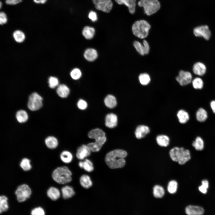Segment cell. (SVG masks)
Segmentation results:
<instances>
[{"mask_svg":"<svg viewBox=\"0 0 215 215\" xmlns=\"http://www.w3.org/2000/svg\"><path fill=\"white\" fill-rule=\"evenodd\" d=\"M127 152L121 149H116L108 153L106 155L105 161L110 168L116 169L123 167L125 164V158Z\"/></svg>","mask_w":215,"mask_h":215,"instance_id":"cell-1","label":"cell"},{"mask_svg":"<svg viewBox=\"0 0 215 215\" xmlns=\"http://www.w3.org/2000/svg\"><path fill=\"white\" fill-rule=\"evenodd\" d=\"M88 137L95 139V142L88 143L87 145L93 152L99 151L106 141L105 133L101 129L96 128L90 131Z\"/></svg>","mask_w":215,"mask_h":215,"instance_id":"cell-2","label":"cell"},{"mask_svg":"<svg viewBox=\"0 0 215 215\" xmlns=\"http://www.w3.org/2000/svg\"><path fill=\"white\" fill-rule=\"evenodd\" d=\"M72 173L66 166L58 167L54 170L52 174L53 180L57 183L64 184L72 180Z\"/></svg>","mask_w":215,"mask_h":215,"instance_id":"cell-3","label":"cell"},{"mask_svg":"<svg viewBox=\"0 0 215 215\" xmlns=\"http://www.w3.org/2000/svg\"><path fill=\"white\" fill-rule=\"evenodd\" d=\"M169 153L173 161L181 165L185 164L191 158L189 150L183 148L174 147L170 150Z\"/></svg>","mask_w":215,"mask_h":215,"instance_id":"cell-4","label":"cell"},{"mask_svg":"<svg viewBox=\"0 0 215 215\" xmlns=\"http://www.w3.org/2000/svg\"><path fill=\"white\" fill-rule=\"evenodd\" d=\"M150 27V24L147 21L142 19L137 21L133 24L132 30L134 35L143 39L148 36Z\"/></svg>","mask_w":215,"mask_h":215,"instance_id":"cell-5","label":"cell"},{"mask_svg":"<svg viewBox=\"0 0 215 215\" xmlns=\"http://www.w3.org/2000/svg\"><path fill=\"white\" fill-rule=\"evenodd\" d=\"M137 4L139 7L143 8L145 13L148 16L156 13L161 7L158 0H140Z\"/></svg>","mask_w":215,"mask_h":215,"instance_id":"cell-6","label":"cell"},{"mask_svg":"<svg viewBox=\"0 0 215 215\" xmlns=\"http://www.w3.org/2000/svg\"><path fill=\"white\" fill-rule=\"evenodd\" d=\"M31 194V190L29 186L26 184L19 185L15 192L17 199L18 202L25 201L29 198Z\"/></svg>","mask_w":215,"mask_h":215,"instance_id":"cell-7","label":"cell"},{"mask_svg":"<svg viewBox=\"0 0 215 215\" xmlns=\"http://www.w3.org/2000/svg\"><path fill=\"white\" fill-rule=\"evenodd\" d=\"M42 97L36 92L31 94L27 104L28 108L32 111H36L40 109L42 106Z\"/></svg>","mask_w":215,"mask_h":215,"instance_id":"cell-8","label":"cell"},{"mask_svg":"<svg viewBox=\"0 0 215 215\" xmlns=\"http://www.w3.org/2000/svg\"><path fill=\"white\" fill-rule=\"evenodd\" d=\"M96 9L108 13L111 10L113 3L111 0H92Z\"/></svg>","mask_w":215,"mask_h":215,"instance_id":"cell-9","label":"cell"},{"mask_svg":"<svg viewBox=\"0 0 215 215\" xmlns=\"http://www.w3.org/2000/svg\"><path fill=\"white\" fill-rule=\"evenodd\" d=\"M194 33L197 37H202L208 40L210 38L211 33L208 26L206 25L197 26L194 29Z\"/></svg>","mask_w":215,"mask_h":215,"instance_id":"cell-10","label":"cell"},{"mask_svg":"<svg viewBox=\"0 0 215 215\" xmlns=\"http://www.w3.org/2000/svg\"><path fill=\"white\" fill-rule=\"evenodd\" d=\"M176 79L181 85L185 86L192 82V76L189 72L181 70L179 71V75Z\"/></svg>","mask_w":215,"mask_h":215,"instance_id":"cell-11","label":"cell"},{"mask_svg":"<svg viewBox=\"0 0 215 215\" xmlns=\"http://www.w3.org/2000/svg\"><path fill=\"white\" fill-rule=\"evenodd\" d=\"M91 151L87 145H83L78 148L76 156L78 159L83 160L90 155Z\"/></svg>","mask_w":215,"mask_h":215,"instance_id":"cell-12","label":"cell"},{"mask_svg":"<svg viewBox=\"0 0 215 215\" xmlns=\"http://www.w3.org/2000/svg\"><path fill=\"white\" fill-rule=\"evenodd\" d=\"M185 212L188 215H202L204 214V210L200 206L189 205L185 208Z\"/></svg>","mask_w":215,"mask_h":215,"instance_id":"cell-13","label":"cell"},{"mask_svg":"<svg viewBox=\"0 0 215 215\" xmlns=\"http://www.w3.org/2000/svg\"><path fill=\"white\" fill-rule=\"evenodd\" d=\"M118 119L117 116L113 113L108 114L106 116L105 125L109 128L116 127L117 124Z\"/></svg>","mask_w":215,"mask_h":215,"instance_id":"cell-14","label":"cell"},{"mask_svg":"<svg viewBox=\"0 0 215 215\" xmlns=\"http://www.w3.org/2000/svg\"><path fill=\"white\" fill-rule=\"evenodd\" d=\"M118 4H124L128 9L129 13L131 14H134L136 11V0H115Z\"/></svg>","mask_w":215,"mask_h":215,"instance_id":"cell-15","label":"cell"},{"mask_svg":"<svg viewBox=\"0 0 215 215\" xmlns=\"http://www.w3.org/2000/svg\"><path fill=\"white\" fill-rule=\"evenodd\" d=\"M149 132L150 129L148 126L144 125H139L136 127L135 134L137 138L140 139L144 137Z\"/></svg>","mask_w":215,"mask_h":215,"instance_id":"cell-16","label":"cell"},{"mask_svg":"<svg viewBox=\"0 0 215 215\" xmlns=\"http://www.w3.org/2000/svg\"><path fill=\"white\" fill-rule=\"evenodd\" d=\"M84 56L85 59L88 61L93 62L97 58L98 54L95 49L93 48H89L84 52Z\"/></svg>","mask_w":215,"mask_h":215,"instance_id":"cell-17","label":"cell"},{"mask_svg":"<svg viewBox=\"0 0 215 215\" xmlns=\"http://www.w3.org/2000/svg\"><path fill=\"white\" fill-rule=\"evenodd\" d=\"M47 194V196L53 201L57 200L60 196L59 190L53 186L50 187L48 189Z\"/></svg>","mask_w":215,"mask_h":215,"instance_id":"cell-18","label":"cell"},{"mask_svg":"<svg viewBox=\"0 0 215 215\" xmlns=\"http://www.w3.org/2000/svg\"><path fill=\"white\" fill-rule=\"evenodd\" d=\"M193 70V72L195 74L202 76L206 72V67L203 63L201 62H197L194 64Z\"/></svg>","mask_w":215,"mask_h":215,"instance_id":"cell-19","label":"cell"},{"mask_svg":"<svg viewBox=\"0 0 215 215\" xmlns=\"http://www.w3.org/2000/svg\"><path fill=\"white\" fill-rule=\"evenodd\" d=\"M44 142L47 147L50 149H54L56 148L59 144L57 138L52 136L47 137L45 139Z\"/></svg>","mask_w":215,"mask_h":215,"instance_id":"cell-20","label":"cell"},{"mask_svg":"<svg viewBox=\"0 0 215 215\" xmlns=\"http://www.w3.org/2000/svg\"><path fill=\"white\" fill-rule=\"evenodd\" d=\"M56 92L58 95L62 98L67 97L70 93V90L67 86L64 84H61L58 86Z\"/></svg>","mask_w":215,"mask_h":215,"instance_id":"cell-21","label":"cell"},{"mask_svg":"<svg viewBox=\"0 0 215 215\" xmlns=\"http://www.w3.org/2000/svg\"><path fill=\"white\" fill-rule=\"evenodd\" d=\"M61 191L63 197L65 199L71 197L75 194L72 187L69 185L63 187L61 189Z\"/></svg>","mask_w":215,"mask_h":215,"instance_id":"cell-22","label":"cell"},{"mask_svg":"<svg viewBox=\"0 0 215 215\" xmlns=\"http://www.w3.org/2000/svg\"><path fill=\"white\" fill-rule=\"evenodd\" d=\"M79 166L87 172H91L94 170L92 162L88 159H85L83 161H80L79 163Z\"/></svg>","mask_w":215,"mask_h":215,"instance_id":"cell-23","label":"cell"},{"mask_svg":"<svg viewBox=\"0 0 215 215\" xmlns=\"http://www.w3.org/2000/svg\"><path fill=\"white\" fill-rule=\"evenodd\" d=\"M95 32V29L89 26H86L82 30V34L84 37L87 39H92L94 36Z\"/></svg>","mask_w":215,"mask_h":215,"instance_id":"cell-24","label":"cell"},{"mask_svg":"<svg viewBox=\"0 0 215 215\" xmlns=\"http://www.w3.org/2000/svg\"><path fill=\"white\" fill-rule=\"evenodd\" d=\"M105 105L110 108H115L117 105V101L115 97L112 95L109 94L106 96L104 100Z\"/></svg>","mask_w":215,"mask_h":215,"instance_id":"cell-25","label":"cell"},{"mask_svg":"<svg viewBox=\"0 0 215 215\" xmlns=\"http://www.w3.org/2000/svg\"><path fill=\"white\" fill-rule=\"evenodd\" d=\"M80 182L81 186L84 188L87 189L92 185V182L90 176L84 174L80 178Z\"/></svg>","mask_w":215,"mask_h":215,"instance_id":"cell-26","label":"cell"},{"mask_svg":"<svg viewBox=\"0 0 215 215\" xmlns=\"http://www.w3.org/2000/svg\"><path fill=\"white\" fill-rule=\"evenodd\" d=\"M177 116L179 122L181 124L186 123L189 119L188 113L184 110H180L177 112Z\"/></svg>","mask_w":215,"mask_h":215,"instance_id":"cell-27","label":"cell"},{"mask_svg":"<svg viewBox=\"0 0 215 215\" xmlns=\"http://www.w3.org/2000/svg\"><path fill=\"white\" fill-rule=\"evenodd\" d=\"M208 117L207 111L202 108H200L197 110L196 113L197 120L200 122H205Z\"/></svg>","mask_w":215,"mask_h":215,"instance_id":"cell-28","label":"cell"},{"mask_svg":"<svg viewBox=\"0 0 215 215\" xmlns=\"http://www.w3.org/2000/svg\"><path fill=\"white\" fill-rule=\"evenodd\" d=\"M60 158L63 162L69 163L72 161L73 159V156L70 152L67 150H64L61 153Z\"/></svg>","mask_w":215,"mask_h":215,"instance_id":"cell-29","label":"cell"},{"mask_svg":"<svg viewBox=\"0 0 215 215\" xmlns=\"http://www.w3.org/2000/svg\"><path fill=\"white\" fill-rule=\"evenodd\" d=\"M156 141L157 144L162 147H167L169 144V139L167 136L162 135L157 136Z\"/></svg>","mask_w":215,"mask_h":215,"instance_id":"cell-30","label":"cell"},{"mask_svg":"<svg viewBox=\"0 0 215 215\" xmlns=\"http://www.w3.org/2000/svg\"><path fill=\"white\" fill-rule=\"evenodd\" d=\"M16 117L17 121L20 123L26 122L28 117L27 112L22 110H19L16 112Z\"/></svg>","mask_w":215,"mask_h":215,"instance_id":"cell-31","label":"cell"},{"mask_svg":"<svg viewBox=\"0 0 215 215\" xmlns=\"http://www.w3.org/2000/svg\"><path fill=\"white\" fill-rule=\"evenodd\" d=\"M8 198L5 195L0 196V214L7 211L9 207L7 202Z\"/></svg>","mask_w":215,"mask_h":215,"instance_id":"cell-32","label":"cell"},{"mask_svg":"<svg viewBox=\"0 0 215 215\" xmlns=\"http://www.w3.org/2000/svg\"><path fill=\"white\" fill-rule=\"evenodd\" d=\"M20 166L22 169L25 171H30L32 168L30 160L26 158L22 159L20 162Z\"/></svg>","mask_w":215,"mask_h":215,"instance_id":"cell-33","label":"cell"},{"mask_svg":"<svg viewBox=\"0 0 215 215\" xmlns=\"http://www.w3.org/2000/svg\"><path fill=\"white\" fill-rule=\"evenodd\" d=\"M153 194L154 196L157 198L162 197L165 194L163 188L159 185H156L153 188Z\"/></svg>","mask_w":215,"mask_h":215,"instance_id":"cell-34","label":"cell"},{"mask_svg":"<svg viewBox=\"0 0 215 215\" xmlns=\"http://www.w3.org/2000/svg\"><path fill=\"white\" fill-rule=\"evenodd\" d=\"M192 146L198 150H202L204 147V142L202 139L199 136L197 137L192 143Z\"/></svg>","mask_w":215,"mask_h":215,"instance_id":"cell-35","label":"cell"},{"mask_svg":"<svg viewBox=\"0 0 215 215\" xmlns=\"http://www.w3.org/2000/svg\"><path fill=\"white\" fill-rule=\"evenodd\" d=\"M139 79L140 84L143 85H148L150 81L149 75L145 73L140 74L139 76Z\"/></svg>","mask_w":215,"mask_h":215,"instance_id":"cell-36","label":"cell"},{"mask_svg":"<svg viewBox=\"0 0 215 215\" xmlns=\"http://www.w3.org/2000/svg\"><path fill=\"white\" fill-rule=\"evenodd\" d=\"M13 36L15 40L18 42H23L25 39V36L22 31L17 30L14 32Z\"/></svg>","mask_w":215,"mask_h":215,"instance_id":"cell-37","label":"cell"},{"mask_svg":"<svg viewBox=\"0 0 215 215\" xmlns=\"http://www.w3.org/2000/svg\"><path fill=\"white\" fill-rule=\"evenodd\" d=\"M193 87L196 89H202L203 87V82L200 78L196 77L192 81Z\"/></svg>","mask_w":215,"mask_h":215,"instance_id":"cell-38","label":"cell"},{"mask_svg":"<svg viewBox=\"0 0 215 215\" xmlns=\"http://www.w3.org/2000/svg\"><path fill=\"white\" fill-rule=\"evenodd\" d=\"M177 183L175 180L170 181L168 183L167 189L168 192L170 194H173L175 193L177 188Z\"/></svg>","mask_w":215,"mask_h":215,"instance_id":"cell-39","label":"cell"},{"mask_svg":"<svg viewBox=\"0 0 215 215\" xmlns=\"http://www.w3.org/2000/svg\"><path fill=\"white\" fill-rule=\"evenodd\" d=\"M133 45L137 51L140 55L142 56L145 55L143 44L138 41H135L133 43Z\"/></svg>","mask_w":215,"mask_h":215,"instance_id":"cell-40","label":"cell"},{"mask_svg":"<svg viewBox=\"0 0 215 215\" xmlns=\"http://www.w3.org/2000/svg\"><path fill=\"white\" fill-rule=\"evenodd\" d=\"M81 70L79 68H75L73 69L70 73V75L73 79L77 80L79 79L82 76Z\"/></svg>","mask_w":215,"mask_h":215,"instance_id":"cell-41","label":"cell"},{"mask_svg":"<svg viewBox=\"0 0 215 215\" xmlns=\"http://www.w3.org/2000/svg\"><path fill=\"white\" fill-rule=\"evenodd\" d=\"M48 82L49 87L52 88H54L59 85L58 80L55 77H50L48 79Z\"/></svg>","mask_w":215,"mask_h":215,"instance_id":"cell-42","label":"cell"},{"mask_svg":"<svg viewBox=\"0 0 215 215\" xmlns=\"http://www.w3.org/2000/svg\"><path fill=\"white\" fill-rule=\"evenodd\" d=\"M209 186L208 181L206 180H204L202 182V185L199 188V191L203 194H205L207 192V189Z\"/></svg>","mask_w":215,"mask_h":215,"instance_id":"cell-43","label":"cell"},{"mask_svg":"<svg viewBox=\"0 0 215 215\" xmlns=\"http://www.w3.org/2000/svg\"><path fill=\"white\" fill-rule=\"evenodd\" d=\"M31 215H45L44 209L40 207L35 208L32 210Z\"/></svg>","mask_w":215,"mask_h":215,"instance_id":"cell-44","label":"cell"},{"mask_svg":"<svg viewBox=\"0 0 215 215\" xmlns=\"http://www.w3.org/2000/svg\"><path fill=\"white\" fill-rule=\"evenodd\" d=\"M87 103L84 100L80 99L77 102V106L80 109L84 110L87 107Z\"/></svg>","mask_w":215,"mask_h":215,"instance_id":"cell-45","label":"cell"},{"mask_svg":"<svg viewBox=\"0 0 215 215\" xmlns=\"http://www.w3.org/2000/svg\"><path fill=\"white\" fill-rule=\"evenodd\" d=\"M88 17L93 22L96 21L98 19L96 13L93 11H91L89 13Z\"/></svg>","mask_w":215,"mask_h":215,"instance_id":"cell-46","label":"cell"},{"mask_svg":"<svg viewBox=\"0 0 215 215\" xmlns=\"http://www.w3.org/2000/svg\"><path fill=\"white\" fill-rule=\"evenodd\" d=\"M7 19L6 14L3 12L0 13V23L1 25L5 24L7 22Z\"/></svg>","mask_w":215,"mask_h":215,"instance_id":"cell-47","label":"cell"},{"mask_svg":"<svg viewBox=\"0 0 215 215\" xmlns=\"http://www.w3.org/2000/svg\"><path fill=\"white\" fill-rule=\"evenodd\" d=\"M143 45L144 47L145 54H148L150 50V47L148 43L145 40L143 41Z\"/></svg>","mask_w":215,"mask_h":215,"instance_id":"cell-48","label":"cell"},{"mask_svg":"<svg viewBox=\"0 0 215 215\" xmlns=\"http://www.w3.org/2000/svg\"><path fill=\"white\" fill-rule=\"evenodd\" d=\"M22 0H6V3L7 4L14 5L22 1Z\"/></svg>","mask_w":215,"mask_h":215,"instance_id":"cell-49","label":"cell"},{"mask_svg":"<svg viewBox=\"0 0 215 215\" xmlns=\"http://www.w3.org/2000/svg\"><path fill=\"white\" fill-rule=\"evenodd\" d=\"M210 106L213 112L215 114V100L211 102Z\"/></svg>","mask_w":215,"mask_h":215,"instance_id":"cell-50","label":"cell"},{"mask_svg":"<svg viewBox=\"0 0 215 215\" xmlns=\"http://www.w3.org/2000/svg\"><path fill=\"white\" fill-rule=\"evenodd\" d=\"M47 0H34V1L36 3H41L43 4Z\"/></svg>","mask_w":215,"mask_h":215,"instance_id":"cell-51","label":"cell"},{"mask_svg":"<svg viewBox=\"0 0 215 215\" xmlns=\"http://www.w3.org/2000/svg\"><path fill=\"white\" fill-rule=\"evenodd\" d=\"M1 4H1V2H0V8H1Z\"/></svg>","mask_w":215,"mask_h":215,"instance_id":"cell-52","label":"cell"}]
</instances>
